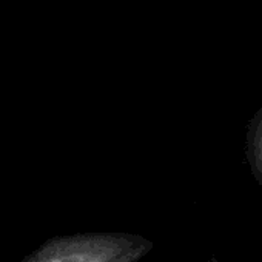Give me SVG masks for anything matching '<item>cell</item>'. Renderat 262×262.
<instances>
[{
    "label": "cell",
    "mask_w": 262,
    "mask_h": 262,
    "mask_svg": "<svg viewBox=\"0 0 262 262\" xmlns=\"http://www.w3.org/2000/svg\"><path fill=\"white\" fill-rule=\"evenodd\" d=\"M151 248L136 234L83 233L53 237L20 262H138Z\"/></svg>",
    "instance_id": "1"
},
{
    "label": "cell",
    "mask_w": 262,
    "mask_h": 262,
    "mask_svg": "<svg viewBox=\"0 0 262 262\" xmlns=\"http://www.w3.org/2000/svg\"><path fill=\"white\" fill-rule=\"evenodd\" d=\"M247 161L253 176L262 187V110L250 122L247 131Z\"/></svg>",
    "instance_id": "2"
}]
</instances>
